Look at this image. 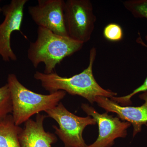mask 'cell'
Instances as JSON below:
<instances>
[{
  "label": "cell",
  "mask_w": 147,
  "mask_h": 147,
  "mask_svg": "<svg viewBox=\"0 0 147 147\" xmlns=\"http://www.w3.org/2000/svg\"><path fill=\"white\" fill-rule=\"evenodd\" d=\"M96 51L93 47L90 51L89 63L81 73L70 77H63L53 72L46 74L37 71L34 79L39 81L43 88L50 93L61 90L72 95H79L86 99L92 104L97 96L112 98L117 95L110 90L104 89L98 84L93 74V65Z\"/></svg>",
  "instance_id": "6da1fadb"
},
{
  "label": "cell",
  "mask_w": 147,
  "mask_h": 147,
  "mask_svg": "<svg viewBox=\"0 0 147 147\" xmlns=\"http://www.w3.org/2000/svg\"><path fill=\"white\" fill-rule=\"evenodd\" d=\"M37 32L36 40L30 43L28 57L34 68L42 63L44 64V73L46 74L54 72L57 65L81 50L84 44L42 27H38Z\"/></svg>",
  "instance_id": "7a4b0ae2"
},
{
  "label": "cell",
  "mask_w": 147,
  "mask_h": 147,
  "mask_svg": "<svg viewBox=\"0 0 147 147\" xmlns=\"http://www.w3.org/2000/svg\"><path fill=\"white\" fill-rule=\"evenodd\" d=\"M7 81L12 101V116L18 126L34 115L55 108L66 95V92L61 90L47 95L37 93L24 86L14 74H8Z\"/></svg>",
  "instance_id": "3957f363"
},
{
  "label": "cell",
  "mask_w": 147,
  "mask_h": 147,
  "mask_svg": "<svg viewBox=\"0 0 147 147\" xmlns=\"http://www.w3.org/2000/svg\"><path fill=\"white\" fill-rule=\"evenodd\" d=\"M47 117L55 120L59 127L53 125L55 134L63 142L64 147H87L83 137L88 125L96 124L90 116L80 117L69 111L60 102L55 108L46 110Z\"/></svg>",
  "instance_id": "277c9868"
},
{
  "label": "cell",
  "mask_w": 147,
  "mask_h": 147,
  "mask_svg": "<svg viewBox=\"0 0 147 147\" xmlns=\"http://www.w3.org/2000/svg\"><path fill=\"white\" fill-rule=\"evenodd\" d=\"M64 16L66 30L69 38L84 44L89 41L96 21L90 1H65Z\"/></svg>",
  "instance_id": "5b68a950"
},
{
  "label": "cell",
  "mask_w": 147,
  "mask_h": 147,
  "mask_svg": "<svg viewBox=\"0 0 147 147\" xmlns=\"http://www.w3.org/2000/svg\"><path fill=\"white\" fill-rule=\"evenodd\" d=\"M28 0H12L2 7L5 18L0 24V57L6 62L17 61V57L11 45V37L13 32L21 31L24 15V9Z\"/></svg>",
  "instance_id": "8992f818"
},
{
  "label": "cell",
  "mask_w": 147,
  "mask_h": 147,
  "mask_svg": "<svg viewBox=\"0 0 147 147\" xmlns=\"http://www.w3.org/2000/svg\"><path fill=\"white\" fill-rule=\"evenodd\" d=\"M65 4L63 0H38L37 4L29 6L28 11L38 27L56 34L68 36L65 25Z\"/></svg>",
  "instance_id": "52a82bcc"
},
{
  "label": "cell",
  "mask_w": 147,
  "mask_h": 147,
  "mask_svg": "<svg viewBox=\"0 0 147 147\" xmlns=\"http://www.w3.org/2000/svg\"><path fill=\"white\" fill-rule=\"evenodd\" d=\"M81 108L88 116L94 119L99 130L98 137L95 142L87 147H111L115 144L116 139L126 137L127 129L131 123L122 121L118 117L110 115L107 112L100 114L88 104L83 103Z\"/></svg>",
  "instance_id": "ba28073f"
},
{
  "label": "cell",
  "mask_w": 147,
  "mask_h": 147,
  "mask_svg": "<svg viewBox=\"0 0 147 147\" xmlns=\"http://www.w3.org/2000/svg\"><path fill=\"white\" fill-rule=\"evenodd\" d=\"M140 97L144 102L139 107L121 106L108 98L97 96L95 102L107 113H116L118 117L125 121L131 123L133 126V136L142 131V125H147V91L140 95Z\"/></svg>",
  "instance_id": "9c48e42d"
},
{
  "label": "cell",
  "mask_w": 147,
  "mask_h": 147,
  "mask_svg": "<svg viewBox=\"0 0 147 147\" xmlns=\"http://www.w3.org/2000/svg\"><path fill=\"white\" fill-rule=\"evenodd\" d=\"M47 117L39 113L35 120L30 119L25 123L18 136L21 147H52L56 143V135L44 129L43 122Z\"/></svg>",
  "instance_id": "30bf717a"
},
{
  "label": "cell",
  "mask_w": 147,
  "mask_h": 147,
  "mask_svg": "<svg viewBox=\"0 0 147 147\" xmlns=\"http://www.w3.org/2000/svg\"><path fill=\"white\" fill-rule=\"evenodd\" d=\"M22 129L15 124L12 115L0 120V147H21L18 136Z\"/></svg>",
  "instance_id": "8fae6325"
},
{
  "label": "cell",
  "mask_w": 147,
  "mask_h": 147,
  "mask_svg": "<svg viewBox=\"0 0 147 147\" xmlns=\"http://www.w3.org/2000/svg\"><path fill=\"white\" fill-rule=\"evenodd\" d=\"M123 5L135 18L147 19V0H127Z\"/></svg>",
  "instance_id": "7c38bea8"
},
{
  "label": "cell",
  "mask_w": 147,
  "mask_h": 147,
  "mask_svg": "<svg viewBox=\"0 0 147 147\" xmlns=\"http://www.w3.org/2000/svg\"><path fill=\"white\" fill-rule=\"evenodd\" d=\"M12 112V104L7 83L0 88V120Z\"/></svg>",
  "instance_id": "4fadbf2b"
},
{
  "label": "cell",
  "mask_w": 147,
  "mask_h": 147,
  "mask_svg": "<svg viewBox=\"0 0 147 147\" xmlns=\"http://www.w3.org/2000/svg\"><path fill=\"white\" fill-rule=\"evenodd\" d=\"M146 40L147 42V35L145 37ZM139 43L142 44V45L147 47V45L145 44L143 42L142 40H139ZM147 91V77L145 79L144 82L142 84L141 86H140L136 89L134 90L131 93L127 95L124 96H122V97H112L111 99L119 104H121V106H125V105H130L131 104V98L134 95L139 93L141 92H145Z\"/></svg>",
  "instance_id": "5bb4252c"
},
{
  "label": "cell",
  "mask_w": 147,
  "mask_h": 147,
  "mask_svg": "<svg viewBox=\"0 0 147 147\" xmlns=\"http://www.w3.org/2000/svg\"><path fill=\"white\" fill-rule=\"evenodd\" d=\"M104 37L111 41H119L122 39L123 32L121 27L116 24H110L103 30Z\"/></svg>",
  "instance_id": "9a60e30c"
},
{
  "label": "cell",
  "mask_w": 147,
  "mask_h": 147,
  "mask_svg": "<svg viewBox=\"0 0 147 147\" xmlns=\"http://www.w3.org/2000/svg\"><path fill=\"white\" fill-rule=\"evenodd\" d=\"M0 2H1V1H0ZM2 12V7H1L0 6V13Z\"/></svg>",
  "instance_id": "2e32d148"
}]
</instances>
